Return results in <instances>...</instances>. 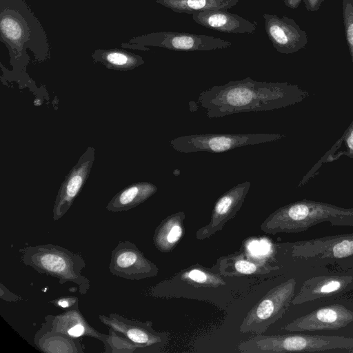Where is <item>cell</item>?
I'll return each instance as SVG.
<instances>
[{"mask_svg": "<svg viewBox=\"0 0 353 353\" xmlns=\"http://www.w3.org/2000/svg\"><path fill=\"white\" fill-rule=\"evenodd\" d=\"M307 91L288 82L258 81L250 77L201 91L198 103L210 119L248 112L270 111L301 102Z\"/></svg>", "mask_w": 353, "mask_h": 353, "instance_id": "obj_1", "label": "cell"}, {"mask_svg": "<svg viewBox=\"0 0 353 353\" xmlns=\"http://www.w3.org/2000/svg\"><path fill=\"white\" fill-rule=\"evenodd\" d=\"M0 34L12 59L27 56V49L37 59L50 54L46 32L24 0H0Z\"/></svg>", "mask_w": 353, "mask_h": 353, "instance_id": "obj_2", "label": "cell"}, {"mask_svg": "<svg viewBox=\"0 0 353 353\" xmlns=\"http://www.w3.org/2000/svg\"><path fill=\"white\" fill-rule=\"evenodd\" d=\"M324 222L332 226L353 227V208L303 199L274 211L261 223V229L271 234L297 233Z\"/></svg>", "mask_w": 353, "mask_h": 353, "instance_id": "obj_3", "label": "cell"}, {"mask_svg": "<svg viewBox=\"0 0 353 353\" xmlns=\"http://www.w3.org/2000/svg\"><path fill=\"white\" fill-rule=\"evenodd\" d=\"M21 261L41 274L59 279L61 284L73 282L81 294H85L90 285L82 275L85 263L82 256L57 245L51 243L21 248Z\"/></svg>", "mask_w": 353, "mask_h": 353, "instance_id": "obj_4", "label": "cell"}, {"mask_svg": "<svg viewBox=\"0 0 353 353\" xmlns=\"http://www.w3.org/2000/svg\"><path fill=\"white\" fill-rule=\"evenodd\" d=\"M286 254L309 268H353V232L279 245Z\"/></svg>", "mask_w": 353, "mask_h": 353, "instance_id": "obj_5", "label": "cell"}, {"mask_svg": "<svg viewBox=\"0 0 353 353\" xmlns=\"http://www.w3.org/2000/svg\"><path fill=\"white\" fill-rule=\"evenodd\" d=\"M238 349L243 353L353 352V338L300 333L283 335L257 334L241 342L239 344Z\"/></svg>", "mask_w": 353, "mask_h": 353, "instance_id": "obj_6", "label": "cell"}, {"mask_svg": "<svg viewBox=\"0 0 353 353\" xmlns=\"http://www.w3.org/2000/svg\"><path fill=\"white\" fill-rule=\"evenodd\" d=\"M286 136L279 133L200 134L176 137L170 141V145L179 152L219 153L249 145L276 141Z\"/></svg>", "mask_w": 353, "mask_h": 353, "instance_id": "obj_7", "label": "cell"}, {"mask_svg": "<svg viewBox=\"0 0 353 353\" xmlns=\"http://www.w3.org/2000/svg\"><path fill=\"white\" fill-rule=\"evenodd\" d=\"M296 286V279L292 278L270 290L248 312L241 332L264 333L283 316L295 295Z\"/></svg>", "mask_w": 353, "mask_h": 353, "instance_id": "obj_8", "label": "cell"}, {"mask_svg": "<svg viewBox=\"0 0 353 353\" xmlns=\"http://www.w3.org/2000/svg\"><path fill=\"white\" fill-rule=\"evenodd\" d=\"M99 319L110 329L137 345L141 353L159 352L169 341V333L155 330L151 321L129 319L117 313L108 316L101 314Z\"/></svg>", "mask_w": 353, "mask_h": 353, "instance_id": "obj_9", "label": "cell"}, {"mask_svg": "<svg viewBox=\"0 0 353 353\" xmlns=\"http://www.w3.org/2000/svg\"><path fill=\"white\" fill-rule=\"evenodd\" d=\"M130 43L175 51H209L224 49L232 45L230 41L212 36L165 31L134 37Z\"/></svg>", "mask_w": 353, "mask_h": 353, "instance_id": "obj_10", "label": "cell"}, {"mask_svg": "<svg viewBox=\"0 0 353 353\" xmlns=\"http://www.w3.org/2000/svg\"><path fill=\"white\" fill-rule=\"evenodd\" d=\"M109 270L112 274L129 280L154 277L159 272L157 266L129 241H120L111 252Z\"/></svg>", "mask_w": 353, "mask_h": 353, "instance_id": "obj_11", "label": "cell"}, {"mask_svg": "<svg viewBox=\"0 0 353 353\" xmlns=\"http://www.w3.org/2000/svg\"><path fill=\"white\" fill-rule=\"evenodd\" d=\"M353 290V268L306 279L291 303L299 305L317 299L339 296Z\"/></svg>", "mask_w": 353, "mask_h": 353, "instance_id": "obj_12", "label": "cell"}, {"mask_svg": "<svg viewBox=\"0 0 353 353\" xmlns=\"http://www.w3.org/2000/svg\"><path fill=\"white\" fill-rule=\"evenodd\" d=\"M95 158V149L89 146L81 155L61 184L55 198L52 213L58 221L69 210L89 177Z\"/></svg>", "mask_w": 353, "mask_h": 353, "instance_id": "obj_13", "label": "cell"}, {"mask_svg": "<svg viewBox=\"0 0 353 353\" xmlns=\"http://www.w3.org/2000/svg\"><path fill=\"white\" fill-rule=\"evenodd\" d=\"M353 322V310L343 304H331L316 309L288 323L290 332L336 330Z\"/></svg>", "mask_w": 353, "mask_h": 353, "instance_id": "obj_14", "label": "cell"}, {"mask_svg": "<svg viewBox=\"0 0 353 353\" xmlns=\"http://www.w3.org/2000/svg\"><path fill=\"white\" fill-rule=\"evenodd\" d=\"M250 186V181H245L222 194L214 204L209 223L197 230L196 238L203 240L221 231L241 209Z\"/></svg>", "mask_w": 353, "mask_h": 353, "instance_id": "obj_15", "label": "cell"}, {"mask_svg": "<svg viewBox=\"0 0 353 353\" xmlns=\"http://www.w3.org/2000/svg\"><path fill=\"white\" fill-rule=\"evenodd\" d=\"M266 34L274 48L282 54H292L305 48L307 37L295 21L286 16L264 14Z\"/></svg>", "mask_w": 353, "mask_h": 353, "instance_id": "obj_16", "label": "cell"}, {"mask_svg": "<svg viewBox=\"0 0 353 353\" xmlns=\"http://www.w3.org/2000/svg\"><path fill=\"white\" fill-rule=\"evenodd\" d=\"M45 321L36 334L45 332L62 333L70 337L81 339L90 336L105 343L108 334H104L92 327L80 312L79 309L66 310L57 314H49L44 317Z\"/></svg>", "mask_w": 353, "mask_h": 353, "instance_id": "obj_17", "label": "cell"}, {"mask_svg": "<svg viewBox=\"0 0 353 353\" xmlns=\"http://www.w3.org/2000/svg\"><path fill=\"white\" fill-rule=\"evenodd\" d=\"M192 17L203 27L224 33L252 34L257 26L254 21L223 10L199 12L192 14Z\"/></svg>", "mask_w": 353, "mask_h": 353, "instance_id": "obj_18", "label": "cell"}, {"mask_svg": "<svg viewBox=\"0 0 353 353\" xmlns=\"http://www.w3.org/2000/svg\"><path fill=\"white\" fill-rule=\"evenodd\" d=\"M215 268L219 274L225 276L265 274L279 270V266L271 265L244 252L220 257Z\"/></svg>", "mask_w": 353, "mask_h": 353, "instance_id": "obj_19", "label": "cell"}, {"mask_svg": "<svg viewBox=\"0 0 353 353\" xmlns=\"http://www.w3.org/2000/svg\"><path fill=\"white\" fill-rule=\"evenodd\" d=\"M157 191V187L150 182L141 181L126 186L110 201L106 209L112 212H123L143 203Z\"/></svg>", "mask_w": 353, "mask_h": 353, "instance_id": "obj_20", "label": "cell"}, {"mask_svg": "<svg viewBox=\"0 0 353 353\" xmlns=\"http://www.w3.org/2000/svg\"><path fill=\"white\" fill-rule=\"evenodd\" d=\"M184 212L168 216L156 228L153 235L155 247L161 252H171L179 243L183 232Z\"/></svg>", "mask_w": 353, "mask_h": 353, "instance_id": "obj_21", "label": "cell"}, {"mask_svg": "<svg viewBox=\"0 0 353 353\" xmlns=\"http://www.w3.org/2000/svg\"><path fill=\"white\" fill-rule=\"evenodd\" d=\"M92 57L107 68L119 71L132 70L144 63L141 56L120 49L96 50Z\"/></svg>", "mask_w": 353, "mask_h": 353, "instance_id": "obj_22", "label": "cell"}, {"mask_svg": "<svg viewBox=\"0 0 353 353\" xmlns=\"http://www.w3.org/2000/svg\"><path fill=\"white\" fill-rule=\"evenodd\" d=\"M239 0H155L171 10L178 13H194L205 10H228L236 6Z\"/></svg>", "mask_w": 353, "mask_h": 353, "instance_id": "obj_23", "label": "cell"}, {"mask_svg": "<svg viewBox=\"0 0 353 353\" xmlns=\"http://www.w3.org/2000/svg\"><path fill=\"white\" fill-rule=\"evenodd\" d=\"M34 341L39 349L45 352H83L81 339L62 333L45 332L35 334Z\"/></svg>", "mask_w": 353, "mask_h": 353, "instance_id": "obj_24", "label": "cell"}, {"mask_svg": "<svg viewBox=\"0 0 353 353\" xmlns=\"http://www.w3.org/2000/svg\"><path fill=\"white\" fill-rule=\"evenodd\" d=\"M179 278L188 284L202 287L217 288L226 284L219 274L199 265L191 266L181 272Z\"/></svg>", "mask_w": 353, "mask_h": 353, "instance_id": "obj_25", "label": "cell"}, {"mask_svg": "<svg viewBox=\"0 0 353 353\" xmlns=\"http://www.w3.org/2000/svg\"><path fill=\"white\" fill-rule=\"evenodd\" d=\"M104 345L105 352L141 353V350L137 345L111 329L109 330L108 337Z\"/></svg>", "mask_w": 353, "mask_h": 353, "instance_id": "obj_26", "label": "cell"}, {"mask_svg": "<svg viewBox=\"0 0 353 353\" xmlns=\"http://www.w3.org/2000/svg\"><path fill=\"white\" fill-rule=\"evenodd\" d=\"M345 33L353 63V0H342Z\"/></svg>", "mask_w": 353, "mask_h": 353, "instance_id": "obj_27", "label": "cell"}, {"mask_svg": "<svg viewBox=\"0 0 353 353\" xmlns=\"http://www.w3.org/2000/svg\"><path fill=\"white\" fill-rule=\"evenodd\" d=\"M78 302V297L73 296H61L50 301L54 306L63 308V310L79 309Z\"/></svg>", "mask_w": 353, "mask_h": 353, "instance_id": "obj_28", "label": "cell"}, {"mask_svg": "<svg viewBox=\"0 0 353 353\" xmlns=\"http://www.w3.org/2000/svg\"><path fill=\"white\" fill-rule=\"evenodd\" d=\"M0 296L2 299L9 302H17L22 299L21 296L8 290L2 283H1Z\"/></svg>", "mask_w": 353, "mask_h": 353, "instance_id": "obj_29", "label": "cell"}, {"mask_svg": "<svg viewBox=\"0 0 353 353\" xmlns=\"http://www.w3.org/2000/svg\"><path fill=\"white\" fill-rule=\"evenodd\" d=\"M324 0H303L305 6L308 11H317Z\"/></svg>", "mask_w": 353, "mask_h": 353, "instance_id": "obj_30", "label": "cell"}, {"mask_svg": "<svg viewBox=\"0 0 353 353\" xmlns=\"http://www.w3.org/2000/svg\"><path fill=\"white\" fill-rule=\"evenodd\" d=\"M302 0H283L285 5L292 9H296Z\"/></svg>", "mask_w": 353, "mask_h": 353, "instance_id": "obj_31", "label": "cell"}, {"mask_svg": "<svg viewBox=\"0 0 353 353\" xmlns=\"http://www.w3.org/2000/svg\"><path fill=\"white\" fill-rule=\"evenodd\" d=\"M42 103V101L41 99H34V104L36 105V106H39V105H41Z\"/></svg>", "mask_w": 353, "mask_h": 353, "instance_id": "obj_32", "label": "cell"}]
</instances>
